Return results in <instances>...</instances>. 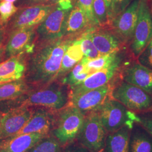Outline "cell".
<instances>
[{"label":"cell","instance_id":"22","mask_svg":"<svg viewBox=\"0 0 152 152\" xmlns=\"http://www.w3.org/2000/svg\"><path fill=\"white\" fill-rule=\"evenodd\" d=\"M29 91L27 83L22 79L0 83V102L20 98Z\"/></svg>","mask_w":152,"mask_h":152},{"label":"cell","instance_id":"20","mask_svg":"<svg viewBox=\"0 0 152 152\" xmlns=\"http://www.w3.org/2000/svg\"><path fill=\"white\" fill-rule=\"evenodd\" d=\"M26 65L19 56L10 58L0 64V83L22 79Z\"/></svg>","mask_w":152,"mask_h":152},{"label":"cell","instance_id":"36","mask_svg":"<svg viewBox=\"0 0 152 152\" xmlns=\"http://www.w3.org/2000/svg\"><path fill=\"white\" fill-rule=\"evenodd\" d=\"M90 152L89 151H88L86 148L84 147H78L77 148H76L75 150L72 151L71 152Z\"/></svg>","mask_w":152,"mask_h":152},{"label":"cell","instance_id":"21","mask_svg":"<svg viewBox=\"0 0 152 152\" xmlns=\"http://www.w3.org/2000/svg\"><path fill=\"white\" fill-rule=\"evenodd\" d=\"M131 127L124 126L118 130L107 135L104 152H129Z\"/></svg>","mask_w":152,"mask_h":152},{"label":"cell","instance_id":"19","mask_svg":"<svg viewBox=\"0 0 152 152\" xmlns=\"http://www.w3.org/2000/svg\"><path fill=\"white\" fill-rule=\"evenodd\" d=\"M129 152H152V136L138 122L131 129Z\"/></svg>","mask_w":152,"mask_h":152},{"label":"cell","instance_id":"26","mask_svg":"<svg viewBox=\"0 0 152 152\" xmlns=\"http://www.w3.org/2000/svg\"><path fill=\"white\" fill-rule=\"evenodd\" d=\"M59 142L54 136H47L27 152H60Z\"/></svg>","mask_w":152,"mask_h":152},{"label":"cell","instance_id":"10","mask_svg":"<svg viewBox=\"0 0 152 152\" xmlns=\"http://www.w3.org/2000/svg\"><path fill=\"white\" fill-rule=\"evenodd\" d=\"M123 58L122 54L108 67L92 73L81 83L70 87L69 96L86 92L109 83V82L120 70Z\"/></svg>","mask_w":152,"mask_h":152},{"label":"cell","instance_id":"15","mask_svg":"<svg viewBox=\"0 0 152 152\" xmlns=\"http://www.w3.org/2000/svg\"><path fill=\"white\" fill-rule=\"evenodd\" d=\"M54 120L53 114L46 109L38 108L33 110L29 119L15 135L36 133L48 136L54 127Z\"/></svg>","mask_w":152,"mask_h":152},{"label":"cell","instance_id":"25","mask_svg":"<svg viewBox=\"0 0 152 152\" xmlns=\"http://www.w3.org/2000/svg\"><path fill=\"white\" fill-rule=\"evenodd\" d=\"M122 54V51L119 50L118 51L113 53L100 55L94 59H88L83 57L82 60L85 63L87 68L94 73L112 65Z\"/></svg>","mask_w":152,"mask_h":152},{"label":"cell","instance_id":"17","mask_svg":"<svg viewBox=\"0 0 152 152\" xmlns=\"http://www.w3.org/2000/svg\"><path fill=\"white\" fill-rule=\"evenodd\" d=\"M46 136L36 133L12 136L0 141V152H27Z\"/></svg>","mask_w":152,"mask_h":152},{"label":"cell","instance_id":"3","mask_svg":"<svg viewBox=\"0 0 152 152\" xmlns=\"http://www.w3.org/2000/svg\"><path fill=\"white\" fill-rule=\"evenodd\" d=\"M73 6V0H59L55 4L52 11L37 28L40 41L48 42L64 36L66 20Z\"/></svg>","mask_w":152,"mask_h":152},{"label":"cell","instance_id":"6","mask_svg":"<svg viewBox=\"0 0 152 152\" xmlns=\"http://www.w3.org/2000/svg\"><path fill=\"white\" fill-rule=\"evenodd\" d=\"M110 96L133 112L152 111V95L124 81L113 86Z\"/></svg>","mask_w":152,"mask_h":152},{"label":"cell","instance_id":"30","mask_svg":"<svg viewBox=\"0 0 152 152\" xmlns=\"http://www.w3.org/2000/svg\"><path fill=\"white\" fill-rule=\"evenodd\" d=\"M18 10V8L13 3L1 1L0 2V24L3 25L6 24Z\"/></svg>","mask_w":152,"mask_h":152},{"label":"cell","instance_id":"28","mask_svg":"<svg viewBox=\"0 0 152 152\" xmlns=\"http://www.w3.org/2000/svg\"><path fill=\"white\" fill-rule=\"evenodd\" d=\"M93 10L99 26L109 24L107 9L104 0H93Z\"/></svg>","mask_w":152,"mask_h":152},{"label":"cell","instance_id":"8","mask_svg":"<svg viewBox=\"0 0 152 152\" xmlns=\"http://www.w3.org/2000/svg\"><path fill=\"white\" fill-rule=\"evenodd\" d=\"M152 38V12L149 0H139L137 19L130 50L137 58Z\"/></svg>","mask_w":152,"mask_h":152},{"label":"cell","instance_id":"23","mask_svg":"<svg viewBox=\"0 0 152 152\" xmlns=\"http://www.w3.org/2000/svg\"><path fill=\"white\" fill-rule=\"evenodd\" d=\"M89 25L85 12L78 6H73L69 12L64 29V36L80 32Z\"/></svg>","mask_w":152,"mask_h":152},{"label":"cell","instance_id":"24","mask_svg":"<svg viewBox=\"0 0 152 152\" xmlns=\"http://www.w3.org/2000/svg\"><path fill=\"white\" fill-rule=\"evenodd\" d=\"M82 59L63 78L62 83L69 87H73L83 81L88 76L92 74Z\"/></svg>","mask_w":152,"mask_h":152},{"label":"cell","instance_id":"39","mask_svg":"<svg viewBox=\"0 0 152 152\" xmlns=\"http://www.w3.org/2000/svg\"><path fill=\"white\" fill-rule=\"evenodd\" d=\"M3 115H4V114H2V113L0 112V121L2 119V117H3Z\"/></svg>","mask_w":152,"mask_h":152},{"label":"cell","instance_id":"16","mask_svg":"<svg viewBox=\"0 0 152 152\" xmlns=\"http://www.w3.org/2000/svg\"><path fill=\"white\" fill-rule=\"evenodd\" d=\"M123 81L140 88L152 95V70L139 62L131 64L122 73Z\"/></svg>","mask_w":152,"mask_h":152},{"label":"cell","instance_id":"9","mask_svg":"<svg viewBox=\"0 0 152 152\" xmlns=\"http://www.w3.org/2000/svg\"><path fill=\"white\" fill-rule=\"evenodd\" d=\"M139 0H132L130 4L110 24L113 32L123 44H130L136 27Z\"/></svg>","mask_w":152,"mask_h":152},{"label":"cell","instance_id":"12","mask_svg":"<svg viewBox=\"0 0 152 152\" xmlns=\"http://www.w3.org/2000/svg\"><path fill=\"white\" fill-rule=\"evenodd\" d=\"M33 110L27 106H19L4 114L0 121V141L15 135L26 124Z\"/></svg>","mask_w":152,"mask_h":152},{"label":"cell","instance_id":"37","mask_svg":"<svg viewBox=\"0 0 152 152\" xmlns=\"http://www.w3.org/2000/svg\"><path fill=\"white\" fill-rule=\"evenodd\" d=\"M1 1H6V2H12V3H13V2H15L16 0H1Z\"/></svg>","mask_w":152,"mask_h":152},{"label":"cell","instance_id":"18","mask_svg":"<svg viewBox=\"0 0 152 152\" xmlns=\"http://www.w3.org/2000/svg\"><path fill=\"white\" fill-rule=\"evenodd\" d=\"M88 33L92 42L101 55L120 50L122 42L114 32L105 30L90 31Z\"/></svg>","mask_w":152,"mask_h":152},{"label":"cell","instance_id":"41","mask_svg":"<svg viewBox=\"0 0 152 152\" xmlns=\"http://www.w3.org/2000/svg\"><path fill=\"white\" fill-rule=\"evenodd\" d=\"M0 60H1V54H0Z\"/></svg>","mask_w":152,"mask_h":152},{"label":"cell","instance_id":"32","mask_svg":"<svg viewBox=\"0 0 152 152\" xmlns=\"http://www.w3.org/2000/svg\"><path fill=\"white\" fill-rule=\"evenodd\" d=\"M138 123L141 124L152 136V111L136 114Z\"/></svg>","mask_w":152,"mask_h":152},{"label":"cell","instance_id":"31","mask_svg":"<svg viewBox=\"0 0 152 152\" xmlns=\"http://www.w3.org/2000/svg\"><path fill=\"white\" fill-rule=\"evenodd\" d=\"M138 62L152 70V38L146 48L137 57Z\"/></svg>","mask_w":152,"mask_h":152},{"label":"cell","instance_id":"33","mask_svg":"<svg viewBox=\"0 0 152 152\" xmlns=\"http://www.w3.org/2000/svg\"><path fill=\"white\" fill-rule=\"evenodd\" d=\"M132 0H114L113 19L119 15L130 4Z\"/></svg>","mask_w":152,"mask_h":152},{"label":"cell","instance_id":"27","mask_svg":"<svg viewBox=\"0 0 152 152\" xmlns=\"http://www.w3.org/2000/svg\"><path fill=\"white\" fill-rule=\"evenodd\" d=\"M79 40L84 57L94 59L101 55L94 46L88 32L83 34Z\"/></svg>","mask_w":152,"mask_h":152},{"label":"cell","instance_id":"38","mask_svg":"<svg viewBox=\"0 0 152 152\" xmlns=\"http://www.w3.org/2000/svg\"><path fill=\"white\" fill-rule=\"evenodd\" d=\"M149 2H150V5H151V10H152V0H150V1H149Z\"/></svg>","mask_w":152,"mask_h":152},{"label":"cell","instance_id":"11","mask_svg":"<svg viewBox=\"0 0 152 152\" xmlns=\"http://www.w3.org/2000/svg\"><path fill=\"white\" fill-rule=\"evenodd\" d=\"M113 85L108 83L103 86L69 96V105L79 109L83 114L98 109L109 97Z\"/></svg>","mask_w":152,"mask_h":152},{"label":"cell","instance_id":"40","mask_svg":"<svg viewBox=\"0 0 152 152\" xmlns=\"http://www.w3.org/2000/svg\"><path fill=\"white\" fill-rule=\"evenodd\" d=\"M1 31H0V44H1Z\"/></svg>","mask_w":152,"mask_h":152},{"label":"cell","instance_id":"14","mask_svg":"<svg viewBox=\"0 0 152 152\" xmlns=\"http://www.w3.org/2000/svg\"><path fill=\"white\" fill-rule=\"evenodd\" d=\"M36 27L14 30L10 35L6 48V53L9 58L19 56L24 53H32L36 36Z\"/></svg>","mask_w":152,"mask_h":152},{"label":"cell","instance_id":"29","mask_svg":"<svg viewBox=\"0 0 152 152\" xmlns=\"http://www.w3.org/2000/svg\"><path fill=\"white\" fill-rule=\"evenodd\" d=\"M75 5L80 7L87 17L89 25L99 26L93 10V0H73Z\"/></svg>","mask_w":152,"mask_h":152},{"label":"cell","instance_id":"1","mask_svg":"<svg viewBox=\"0 0 152 152\" xmlns=\"http://www.w3.org/2000/svg\"><path fill=\"white\" fill-rule=\"evenodd\" d=\"M73 41L59 38L48 42L39 49L28 65L27 81L44 86L59 78L63 56Z\"/></svg>","mask_w":152,"mask_h":152},{"label":"cell","instance_id":"4","mask_svg":"<svg viewBox=\"0 0 152 152\" xmlns=\"http://www.w3.org/2000/svg\"><path fill=\"white\" fill-rule=\"evenodd\" d=\"M85 118V114L69 104L60 110L53 132L61 146L69 145L77 138Z\"/></svg>","mask_w":152,"mask_h":152},{"label":"cell","instance_id":"7","mask_svg":"<svg viewBox=\"0 0 152 152\" xmlns=\"http://www.w3.org/2000/svg\"><path fill=\"white\" fill-rule=\"evenodd\" d=\"M107 133L97 112L93 111L85 116L77 139L82 147L90 152H104Z\"/></svg>","mask_w":152,"mask_h":152},{"label":"cell","instance_id":"13","mask_svg":"<svg viewBox=\"0 0 152 152\" xmlns=\"http://www.w3.org/2000/svg\"><path fill=\"white\" fill-rule=\"evenodd\" d=\"M55 4L23 7L15 14L12 19V27L15 30L38 26L52 11Z\"/></svg>","mask_w":152,"mask_h":152},{"label":"cell","instance_id":"34","mask_svg":"<svg viewBox=\"0 0 152 152\" xmlns=\"http://www.w3.org/2000/svg\"><path fill=\"white\" fill-rule=\"evenodd\" d=\"M59 0H22V5L23 6L36 5H50L55 4Z\"/></svg>","mask_w":152,"mask_h":152},{"label":"cell","instance_id":"35","mask_svg":"<svg viewBox=\"0 0 152 152\" xmlns=\"http://www.w3.org/2000/svg\"><path fill=\"white\" fill-rule=\"evenodd\" d=\"M107 6L108 15L109 22L110 24L111 22L113 19V6L114 0H104Z\"/></svg>","mask_w":152,"mask_h":152},{"label":"cell","instance_id":"5","mask_svg":"<svg viewBox=\"0 0 152 152\" xmlns=\"http://www.w3.org/2000/svg\"><path fill=\"white\" fill-rule=\"evenodd\" d=\"M95 111L97 112L104 129L108 133L118 130L124 126L132 127L134 122H138L136 114L112 98L109 97Z\"/></svg>","mask_w":152,"mask_h":152},{"label":"cell","instance_id":"2","mask_svg":"<svg viewBox=\"0 0 152 152\" xmlns=\"http://www.w3.org/2000/svg\"><path fill=\"white\" fill-rule=\"evenodd\" d=\"M68 86L53 82L32 91H28L20 98V106H38L53 110H60L69 101Z\"/></svg>","mask_w":152,"mask_h":152}]
</instances>
